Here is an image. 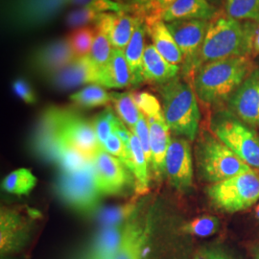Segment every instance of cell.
<instances>
[{
	"instance_id": "6da1fadb",
	"label": "cell",
	"mask_w": 259,
	"mask_h": 259,
	"mask_svg": "<svg viewBox=\"0 0 259 259\" xmlns=\"http://www.w3.org/2000/svg\"><path fill=\"white\" fill-rule=\"evenodd\" d=\"M249 56L232 57L202 65L192 80L198 99L206 105H218L232 94L251 71Z\"/></svg>"
},
{
	"instance_id": "7a4b0ae2",
	"label": "cell",
	"mask_w": 259,
	"mask_h": 259,
	"mask_svg": "<svg viewBox=\"0 0 259 259\" xmlns=\"http://www.w3.org/2000/svg\"><path fill=\"white\" fill-rule=\"evenodd\" d=\"M164 119L177 136L193 141L199 131L201 113L192 85L179 77L157 85Z\"/></svg>"
},
{
	"instance_id": "3957f363",
	"label": "cell",
	"mask_w": 259,
	"mask_h": 259,
	"mask_svg": "<svg viewBox=\"0 0 259 259\" xmlns=\"http://www.w3.org/2000/svg\"><path fill=\"white\" fill-rule=\"evenodd\" d=\"M240 56H249L244 23L224 12L217 13L208 22L204 44L195 61L193 78L202 65Z\"/></svg>"
},
{
	"instance_id": "277c9868",
	"label": "cell",
	"mask_w": 259,
	"mask_h": 259,
	"mask_svg": "<svg viewBox=\"0 0 259 259\" xmlns=\"http://www.w3.org/2000/svg\"><path fill=\"white\" fill-rule=\"evenodd\" d=\"M195 158L199 175L211 184L251 170L250 165L237 157L221 140L207 132L202 133L198 139Z\"/></svg>"
},
{
	"instance_id": "5b68a950",
	"label": "cell",
	"mask_w": 259,
	"mask_h": 259,
	"mask_svg": "<svg viewBox=\"0 0 259 259\" xmlns=\"http://www.w3.org/2000/svg\"><path fill=\"white\" fill-rule=\"evenodd\" d=\"M68 6V0H5L4 22L12 30L30 32L52 23Z\"/></svg>"
},
{
	"instance_id": "8992f818",
	"label": "cell",
	"mask_w": 259,
	"mask_h": 259,
	"mask_svg": "<svg viewBox=\"0 0 259 259\" xmlns=\"http://www.w3.org/2000/svg\"><path fill=\"white\" fill-rule=\"evenodd\" d=\"M214 136L248 165L259 169V137L231 111L217 113L211 121Z\"/></svg>"
},
{
	"instance_id": "52a82bcc",
	"label": "cell",
	"mask_w": 259,
	"mask_h": 259,
	"mask_svg": "<svg viewBox=\"0 0 259 259\" xmlns=\"http://www.w3.org/2000/svg\"><path fill=\"white\" fill-rule=\"evenodd\" d=\"M206 193L218 209L230 213L242 211L259 200V176L250 170L209 185Z\"/></svg>"
},
{
	"instance_id": "ba28073f",
	"label": "cell",
	"mask_w": 259,
	"mask_h": 259,
	"mask_svg": "<svg viewBox=\"0 0 259 259\" xmlns=\"http://www.w3.org/2000/svg\"><path fill=\"white\" fill-rule=\"evenodd\" d=\"M55 188L60 199L79 212H93L100 204L101 194L95 182L93 160L80 171L61 172Z\"/></svg>"
},
{
	"instance_id": "9c48e42d",
	"label": "cell",
	"mask_w": 259,
	"mask_h": 259,
	"mask_svg": "<svg viewBox=\"0 0 259 259\" xmlns=\"http://www.w3.org/2000/svg\"><path fill=\"white\" fill-rule=\"evenodd\" d=\"M208 22L209 20L204 19L165 22L168 30L172 34L184 57L182 72L183 77L187 80H193L195 61L204 44Z\"/></svg>"
},
{
	"instance_id": "30bf717a",
	"label": "cell",
	"mask_w": 259,
	"mask_h": 259,
	"mask_svg": "<svg viewBox=\"0 0 259 259\" xmlns=\"http://www.w3.org/2000/svg\"><path fill=\"white\" fill-rule=\"evenodd\" d=\"M59 136L61 143L78 150L90 159H93L102 150L93 121L88 120L71 109L64 110Z\"/></svg>"
},
{
	"instance_id": "8fae6325",
	"label": "cell",
	"mask_w": 259,
	"mask_h": 259,
	"mask_svg": "<svg viewBox=\"0 0 259 259\" xmlns=\"http://www.w3.org/2000/svg\"><path fill=\"white\" fill-rule=\"evenodd\" d=\"M95 182L101 195H120L136 185L134 175L118 158L100 150L93 158Z\"/></svg>"
},
{
	"instance_id": "7c38bea8",
	"label": "cell",
	"mask_w": 259,
	"mask_h": 259,
	"mask_svg": "<svg viewBox=\"0 0 259 259\" xmlns=\"http://www.w3.org/2000/svg\"><path fill=\"white\" fill-rule=\"evenodd\" d=\"M65 108L50 106L41 112L32 139L35 155L45 161L56 163L62 146L59 130Z\"/></svg>"
},
{
	"instance_id": "4fadbf2b",
	"label": "cell",
	"mask_w": 259,
	"mask_h": 259,
	"mask_svg": "<svg viewBox=\"0 0 259 259\" xmlns=\"http://www.w3.org/2000/svg\"><path fill=\"white\" fill-rule=\"evenodd\" d=\"M165 177L179 191L188 190L193 184V158L189 141L171 139L165 157Z\"/></svg>"
},
{
	"instance_id": "5bb4252c",
	"label": "cell",
	"mask_w": 259,
	"mask_h": 259,
	"mask_svg": "<svg viewBox=\"0 0 259 259\" xmlns=\"http://www.w3.org/2000/svg\"><path fill=\"white\" fill-rule=\"evenodd\" d=\"M77 57L67 37L48 40L31 53L29 63L39 74L48 77L69 65Z\"/></svg>"
},
{
	"instance_id": "9a60e30c",
	"label": "cell",
	"mask_w": 259,
	"mask_h": 259,
	"mask_svg": "<svg viewBox=\"0 0 259 259\" xmlns=\"http://www.w3.org/2000/svg\"><path fill=\"white\" fill-rule=\"evenodd\" d=\"M151 213L137 212L125 224L119 250L113 259H143L151 233Z\"/></svg>"
},
{
	"instance_id": "2e32d148",
	"label": "cell",
	"mask_w": 259,
	"mask_h": 259,
	"mask_svg": "<svg viewBox=\"0 0 259 259\" xmlns=\"http://www.w3.org/2000/svg\"><path fill=\"white\" fill-rule=\"evenodd\" d=\"M48 83L57 91L67 92L80 85L98 83L99 70L90 56L77 57L69 65L47 78Z\"/></svg>"
},
{
	"instance_id": "e0dca14e",
	"label": "cell",
	"mask_w": 259,
	"mask_h": 259,
	"mask_svg": "<svg viewBox=\"0 0 259 259\" xmlns=\"http://www.w3.org/2000/svg\"><path fill=\"white\" fill-rule=\"evenodd\" d=\"M230 111L249 126L259 124V69L253 70L229 99Z\"/></svg>"
},
{
	"instance_id": "ac0fdd59",
	"label": "cell",
	"mask_w": 259,
	"mask_h": 259,
	"mask_svg": "<svg viewBox=\"0 0 259 259\" xmlns=\"http://www.w3.org/2000/svg\"><path fill=\"white\" fill-rule=\"evenodd\" d=\"M139 19L126 11L107 12L100 15L93 26L107 36L112 48L125 51Z\"/></svg>"
},
{
	"instance_id": "d6986e66",
	"label": "cell",
	"mask_w": 259,
	"mask_h": 259,
	"mask_svg": "<svg viewBox=\"0 0 259 259\" xmlns=\"http://www.w3.org/2000/svg\"><path fill=\"white\" fill-rule=\"evenodd\" d=\"M29 232L27 219L15 209L3 207L0 214V250L2 255L16 252L25 244Z\"/></svg>"
},
{
	"instance_id": "ffe728a7",
	"label": "cell",
	"mask_w": 259,
	"mask_h": 259,
	"mask_svg": "<svg viewBox=\"0 0 259 259\" xmlns=\"http://www.w3.org/2000/svg\"><path fill=\"white\" fill-rule=\"evenodd\" d=\"M143 19L147 35L151 37L153 46L156 47L158 53L172 65L183 64V54L168 30L166 23L160 19L159 15H151Z\"/></svg>"
},
{
	"instance_id": "44dd1931",
	"label": "cell",
	"mask_w": 259,
	"mask_h": 259,
	"mask_svg": "<svg viewBox=\"0 0 259 259\" xmlns=\"http://www.w3.org/2000/svg\"><path fill=\"white\" fill-rule=\"evenodd\" d=\"M151 144V167L156 176L160 180L165 176V157L171 138L170 129L164 119V115L148 118Z\"/></svg>"
},
{
	"instance_id": "7402d4cb",
	"label": "cell",
	"mask_w": 259,
	"mask_h": 259,
	"mask_svg": "<svg viewBox=\"0 0 259 259\" xmlns=\"http://www.w3.org/2000/svg\"><path fill=\"white\" fill-rule=\"evenodd\" d=\"M179 65H172L158 53L153 45H147L143 56L144 82L153 84H164L178 77Z\"/></svg>"
},
{
	"instance_id": "603a6c76",
	"label": "cell",
	"mask_w": 259,
	"mask_h": 259,
	"mask_svg": "<svg viewBox=\"0 0 259 259\" xmlns=\"http://www.w3.org/2000/svg\"><path fill=\"white\" fill-rule=\"evenodd\" d=\"M216 14L217 11L207 0H176L160 13V19L164 22L190 19L210 20Z\"/></svg>"
},
{
	"instance_id": "cb8c5ba5",
	"label": "cell",
	"mask_w": 259,
	"mask_h": 259,
	"mask_svg": "<svg viewBox=\"0 0 259 259\" xmlns=\"http://www.w3.org/2000/svg\"><path fill=\"white\" fill-rule=\"evenodd\" d=\"M146 26L144 19H139L134 35L125 49V57L131 73V87L137 88L144 83L143 78V56L145 51Z\"/></svg>"
},
{
	"instance_id": "d4e9b609",
	"label": "cell",
	"mask_w": 259,
	"mask_h": 259,
	"mask_svg": "<svg viewBox=\"0 0 259 259\" xmlns=\"http://www.w3.org/2000/svg\"><path fill=\"white\" fill-rule=\"evenodd\" d=\"M98 84L115 90L131 87V73L124 50L112 48L109 63L99 72Z\"/></svg>"
},
{
	"instance_id": "484cf974",
	"label": "cell",
	"mask_w": 259,
	"mask_h": 259,
	"mask_svg": "<svg viewBox=\"0 0 259 259\" xmlns=\"http://www.w3.org/2000/svg\"><path fill=\"white\" fill-rule=\"evenodd\" d=\"M125 224L122 226L102 228L83 259L114 258L120 247Z\"/></svg>"
},
{
	"instance_id": "4316f807",
	"label": "cell",
	"mask_w": 259,
	"mask_h": 259,
	"mask_svg": "<svg viewBox=\"0 0 259 259\" xmlns=\"http://www.w3.org/2000/svg\"><path fill=\"white\" fill-rule=\"evenodd\" d=\"M131 151L134 163L133 175L136 181V192L138 194H145L149 190V163L139 139L134 133L131 134Z\"/></svg>"
},
{
	"instance_id": "83f0119b",
	"label": "cell",
	"mask_w": 259,
	"mask_h": 259,
	"mask_svg": "<svg viewBox=\"0 0 259 259\" xmlns=\"http://www.w3.org/2000/svg\"><path fill=\"white\" fill-rule=\"evenodd\" d=\"M70 101L79 108L93 109L109 106L111 103V93L98 83H91L69 96Z\"/></svg>"
},
{
	"instance_id": "f1b7e54d",
	"label": "cell",
	"mask_w": 259,
	"mask_h": 259,
	"mask_svg": "<svg viewBox=\"0 0 259 259\" xmlns=\"http://www.w3.org/2000/svg\"><path fill=\"white\" fill-rule=\"evenodd\" d=\"M111 103L113 104L114 110L117 112L120 120L129 127L133 132L138 124L141 116L137 104L134 101L131 93H116L111 92Z\"/></svg>"
},
{
	"instance_id": "f546056e",
	"label": "cell",
	"mask_w": 259,
	"mask_h": 259,
	"mask_svg": "<svg viewBox=\"0 0 259 259\" xmlns=\"http://www.w3.org/2000/svg\"><path fill=\"white\" fill-rule=\"evenodd\" d=\"M37 179L26 168H19L4 178L2 188L10 194L26 195L35 187Z\"/></svg>"
},
{
	"instance_id": "4dcf8cb0",
	"label": "cell",
	"mask_w": 259,
	"mask_h": 259,
	"mask_svg": "<svg viewBox=\"0 0 259 259\" xmlns=\"http://www.w3.org/2000/svg\"><path fill=\"white\" fill-rule=\"evenodd\" d=\"M225 13L239 21L259 22V0H226Z\"/></svg>"
},
{
	"instance_id": "1f68e13d",
	"label": "cell",
	"mask_w": 259,
	"mask_h": 259,
	"mask_svg": "<svg viewBox=\"0 0 259 259\" xmlns=\"http://www.w3.org/2000/svg\"><path fill=\"white\" fill-rule=\"evenodd\" d=\"M137 205L135 202L128 204H119L104 208L97 215L98 222L101 224L102 228L122 226L129 220L136 213Z\"/></svg>"
},
{
	"instance_id": "d6a6232c",
	"label": "cell",
	"mask_w": 259,
	"mask_h": 259,
	"mask_svg": "<svg viewBox=\"0 0 259 259\" xmlns=\"http://www.w3.org/2000/svg\"><path fill=\"white\" fill-rule=\"evenodd\" d=\"M93 160L84 157L78 150L62 143L56 164L59 165L61 172L72 173L85 168Z\"/></svg>"
},
{
	"instance_id": "836d02e7",
	"label": "cell",
	"mask_w": 259,
	"mask_h": 259,
	"mask_svg": "<svg viewBox=\"0 0 259 259\" xmlns=\"http://www.w3.org/2000/svg\"><path fill=\"white\" fill-rule=\"evenodd\" d=\"M96 29L94 26H85L71 30L66 36L76 57L89 55L92 51Z\"/></svg>"
},
{
	"instance_id": "e575fe53",
	"label": "cell",
	"mask_w": 259,
	"mask_h": 259,
	"mask_svg": "<svg viewBox=\"0 0 259 259\" xmlns=\"http://www.w3.org/2000/svg\"><path fill=\"white\" fill-rule=\"evenodd\" d=\"M220 228V221L217 217L203 215L186 223L182 231L197 237H208L214 235Z\"/></svg>"
},
{
	"instance_id": "d590c367",
	"label": "cell",
	"mask_w": 259,
	"mask_h": 259,
	"mask_svg": "<svg viewBox=\"0 0 259 259\" xmlns=\"http://www.w3.org/2000/svg\"><path fill=\"white\" fill-rule=\"evenodd\" d=\"M118 117L115 115L113 110L109 106L94 117L93 120V126L102 149L106 141L113 132Z\"/></svg>"
},
{
	"instance_id": "8d00e7d4",
	"label": "cell",
	"mask_w": 259,
	"mask_h": 259,
	"mask_svg": "<svg viewBox=\"0 0 259 259\" xmlns=\"http://www.w3.org/2000/svg\"><path fill=\"white\" fill-rule=\"evenodd\" d=\"M111 50L112 48L109 38L102 32L96 30L92 51L89 56L99 72L109 63L111 59Z\"/></svg>"
},
{
	"instance_id": "74e56055",
	"label": "cell",
	"mask_w": 259,
	"mask_h": 259,
	"mask_svg": "<svg viewBox=\"0 0 259 259\" xmlns=\"http://www.w3.org/2000/svg\"><path fill=\"white\" fill-rule=\"evenodd\" d=\"M101 14L102 13L90 7H79L66 14L65 25L71 30L90 26V24H94L97 21Z\"/></svg>"
},
{
	"instance_id": "f35d334b",
	"label": "cell",
	"mask_w": 259,
	"mask_h": 259,
	"mask_svg": "<svg viewBox=\"0 0 259 259\" xmlns=\"http://www.w3.org/2000/svg\"><path fill=\"white\" fill-rule=\"evenodd\" d=\"M103 150L107 153L111 154V156L118 158L121 162L129 169L133 174L134 171V163H133V156L131 147H127L124 142L121 140L118 135L113 131L106 141Z\"/></svg>"
},
{
	"instance_id": "ab89813d",
	"label": "cell",
	"mask_w": 259,
	"mask_h": 259,
	"mask_svg": "<svg viewBox=\"0 0 259 259\" xmlns=\"http://www.w3.org/2000/svg\"><path fill=\"white\" fill-rule=\"evenodd\" d=\"M131 94L139 111L147 119L163 115L162 107L153 94L147 92H133Z\"/></svg>"
},
{
	"instance_id": "60d3db41",
	"label": "cell",
	"mask_w": 259,
	"mask_h": 259,
	"mask_svg": "<svg viewBox=\"0 0 259 259\" xmlns=\"http://www.w3.org/2000/svg\"><path fill=\"white\" fill-rule=\"evenodd\" d=\"M76 7H90L100 13L107 12H129V8L119 2L113 0H68V6Z\"/></svg>"
},
{
	"instance_id": "b9f144b4",
	"label": "cell",
	"mask_w": 259,
	"mask_h": 259,
	"mask_svg": "<svg viewBox=\"0 0 259 259\" xmlns=\"http://www.w3.org/2000/svg\"><path fill=\"white\" fill-rule=\"evenodd\" d=\"M12 89L15 94L23 102L29 105L37 103L36 93L26 79L22 77L17 78L12 83Z\"/></svg>"
},
{
	"instance_id": "7bdbcfd3",
	"label": "cell",
	"mask_w": 259,
	"mask_h": 259,
	"mask_svg": "<svg viewBox=\"0 0 259 259\" xmlns=\"http://www.w3.org/2000/svg\"><path fill=\"white\" fill-rule=\"evenodd\" d=\"M136 134L141 143L142 149L145 153V156L147 158L149 165H151V144H150V129H149L148 121L147 118L141 113V116L139 118L138 124L136 125V128L132 132Z\"/></svg>"
},
{
	"instance_id": "ee69618b",
	"label": "cell",
	"mask_w": 259,
	"mask_h": 259,
	"mask_svg": "<svg viewBox=\"0 0 259 259\" xmlns=\"http://www.w3.org/2000/svg\"><path fill=\"white\" fill-rule=\"evenodd\" d=\"M244 28L249 55H259V22L245 21Z\"/></svg>"
},
{
	"instance_id": "f6af8a7d",
	"label": "cell",
	"mask_w": 259,
	"mask_h": 259,
	"mask_svg": "<svg viewBox=\"0 0 259 259\" xmlns=\"http://www.w3.org/2000/svg\"><path fill=\"white\" fill-rule=\"evenodd\" d=\"M154 2L155 0H132L129 6L130 14L141 19L151 15H159L155 11Z\"/></svg>"
},
{
	"instance_id": "bcb514c9",
	"label": "cell",
	"mask_w": 259,
	"mask_h": 259,
	"mask_svg": "<svg viewBox=\"0 0 259 259\" xmlns=\"http://www.w3.org/2000/svg\"><path fill=\"white\" fill-rule=\"evenodd\" d=\"M193 259H233L225 250L216 248L208 247L203 248L196 252Z\"/></svg>"
},
{
	"instance_id": "7dc6e473",
	"label": "cell",
	"mask_w": 259,
	"mask_h": 259,
	"mask_svg": "<svg viewBox=\"0 0 259 259\" xmlns=\"http://www.w3.org/2000/svg\"><path fill=\"white\" fill-rule=\"evenodd\" d=\"M176 0H155L154 5H155V11L157 12V14H159L162 11L167 9L171 4H173Z\"/></svg>"
},
{
	"instance_id": "c3c4849f",
	"label": "cell",
	"mask_w": 259,
	"mask_h": 259,
	"mask_svg": "<svg viewBox=\"0 0 259 259\" xmlns=\"http://www.w3.org/2000/svg\"><path fill=\"white\" fill-rule=\"evenodd\" d=\"M252 257L253 259H259V245L252 249Z\"/></svg>"
},
{
	"instance_id": "681fc988",
	"label": "cell",
	"mask_w": 259,
	"mask_h": 259,
	"mask_svg": "<svg viewBox=\"0 0 259 259\" xmlns=\"http://www.w3.org/2000/svg\"><path fill=\"white\" fill-rule=\"evenodd\" d=\"M118 1H119V3L125 5V6H127V7L129 8L130 4H131V1H132V0H118Z\"/></svg>"
},
{
	"instance_id": "f907efd6",
	"label": "cell",
	"mask_w": 259,
	"mask_h": 259,
	"mask_svg": "<svg viewBox=\"0 0 259 259\" xmlns=\"http://www.w3.org/2000/svg\"><path fill=\"white\" fill-rule=\"evenodd\" d=\"M255 216H256L257 219H259V204L256 206V208H255Z\"/></svg>"
},
{
	"instance_id": "816d5d0a",
	"label": "cell",
	"mask_w": 259,
	"mask_h": 259,
	"mask_svg": "<svg viewBox=\"0 0 259 259\" xmlns=\"http://www.w3.org/2000/svg\"><path fill=\"white\" fill-rule=\"evenodd\" d=\"M113 1H116V2H119V1H118V0H113Z\"/></svg>"
},
{
	"instance_id": "f5cc1de1",
	"label": "cell",
	"mask_w": 259,
	"mask_h": 259,
	"mask_svg": "<svg viewBox=\"0 0 259 259\" xmlns=\"http://www.w3.org/2000/svg\"><path fill=\"white\" fill-rule=\"evenodd\" d=\"M207 1H212V0H207Z\"/></svg>"
},
{
	"instance_id": "db71d44e",
	"label": "cell",
	"mask_w": 259,
	"mask_h": 259,
	"mask_svg": "<svg viewBox=\"0 0 259 259\" xmlns=\"http://www.w3.org/2000/svg\"><path fill=\"white\" fill-rule=\"evenodd\" d=\"M258 125H259V124H258Z\"/></svg>"
}]
</instances>
